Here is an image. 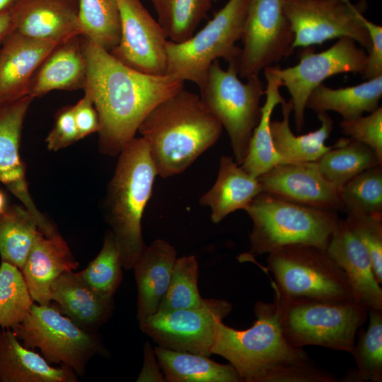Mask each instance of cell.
I'll use <instances>...</instances> for the list:
<instances>
[{
	"instance_id": "2e32d148",
	"label": "cell",
	"mask_w": 382,
	"mask_h": 382,
	"mask_svg": "<svg viewBox=\"0 0 382 382\" xmlns=\"http://www.w3.org/2000/svg\"><path fill=\"white\" fill-rule=\"evenodd\" d=\"M33 98L27 95L0 104V182L39 221L45 233L55 226L38 209L29 192L26 169L20 155L24 120Z\"/></svg>"
},
{
	"instance_id": "52a82bcc",
	"label": "cell",
	"mask_w": 382,
	"mask_h": 382,
	"mask_svg": "<svg viewBox=\"0 0 382 382\" xmlns=\"http://www.w3.org/2000/svg\"><path fill=\"white\" fill-rule=\"evenodd\" d=\"M238 60L224 69L219 60L210 66L206 80L199 88L200 98L229 137L236 162L243 161L253 131L261 117L260 100L264 85L258 76L243 82L238 77Z\"/></svg>"
},
{
	"instance_id": "1f68e13d",
	"label": "cell",
	"mask_w": 382,
	"mask_h": 382,
	"mask_svg": "<svg viewBox=\"0 0 382 382\" xmlns=\"http://www.w3.org/2000/svg\"><path fill=\"white\" fill-rule=\"evenodd\" d=\"M40 228L37 219L22 204L7 206L0 214V256L21 270Z\"/></svg>"
},
{
	"instance_id": "d6986e66",
	"label": "cell",
	"mask_w": 382,
	"mask_h": 382,
	"mask_svg": "<svg viewBox=\"0 0 382 382\" xmlns=\"http://www.w3.org/2000/svg\"><path fill=\"white\" fill-rule=\"evenodd\" d=\"M78 267L77 260L57 228L49 233L39 228L21 271L33 301L50 305L53 281L62 273Z\"/></svg>"
},
{
	"instance_id": "30bf717a",
	"label": "cell",
	"mask_w": 382,
	"mask_h": 382,
	"mask_svg": "<svg viewBox=\"0 0 382 382\" xmlns=\"http://www.w3.org/2000/svg\"><path fill=\"white\" fill-rule=\"evenodd\" d=\"M11 329L25 347L40 349L50 364L66 366L79 376L91 358L105 352L92 330L78 325L51 303H33L27 316Z\"/></svg>"
},
{
	"instance_id": "9c48e42d",
	"label": "cell",
	"mask_w": 382,
	"mask_h": 382,
	"mask_svg": "<svg viewBox=\"0 0 382 382\" xmlns=\"http://www.w3.org/2000/svg\"><path fill=\"white\" fill-rule=\"evenodd\" d=\"M267 269L274 279V293L283 298L352 300L345 274L325 249L304 244L282 247L268 254Z\"/></svg>"
},
{
	"instance_id": "8d00e7d4",
	"label": "cell",
	"mask_w": 382,
	"mask_h": 382,
	"mask_svg": "<svg viewBox=\"0 0 382 382\" xmlns=\"http://www.w3.org/2000/svg\"><path fill=\"white\" fill-rule=\"evenodd\" d=\"M198 262L195 255L176 258L168 287L157 312L200 306L203 301L198 286Z\"/></svg>"
},
{
	"instance_id": "8fae6325",
	"label": "cell",
	"mask_w": 382,
	"mask_h": 382,
	"mask_svg": "<svg viewBox=\"0 0 382 382\" xmlns=\"http://www.w3.org/2000/svg\"><path fill=\"white\" fill-rule=\"evenodd\" d=\"M283 11L294 34V49L321 45L344 37L369 52L371 41L364 25L365 0H282Z\"/></svg>"
},
{
	"instance_id": "9a60e30c",
	"label": "cell",
	"mask_w": 382,
	"mask_h": 382,
	"mask_svg": "<svg viewBox=\"0 0 382 382\" xmlns=\"http://www.w3.org/2000/svg\"><path fill=\"white\" fill-rule=\"evenodd\" d=\"M121 35L110 54L125 65L144 74L166 75L168 37L140 0H116Z\"/></svg>"
},
{
	"instance_id": "e0dca14e",
	"label": "cell",
	"mask_w": 382,
	"mask_h": 382,
	"mask_svg": "<svg viewBox=\"0 0 382 382\" xmlns=\"http://www.w3.org/2000/svg\"><path fill=\"white\" fill-rule=\"evenodd\" d=\"M257 179L262 192L318 209H342V188L321 174L316 161L279 164Z\"/></svg>"
},
{
	"instance_id": "f6af8a7d",
	"label": "cell",
	"mask_w": 382,
	"mask_h": 382,
	"mask_svg": "<svg viewBox=\"0 0 382 382\" xmlns=\"http://www.w3.org/2000/svg\"><path fill=\"white\" fill-rule=\"evenodd\" d=\"M136 381L137 382H163L166 381L159 371V366L151 345L146 342L144 349V363L141 372Z\"/></svg>"
},
{
	"instance_id": "4dcf8cb0",
	"label": "cell",
	"mask_w": 382,
	"mask_h": 382,
	"mask_svg": "<svg viewBox=\"0 0 382 382\" xmlns=\"http://www.w3.org/2000/svg\"><path fill=\"white\" fill-rule=\"evenodd\" d=\"M321 174L342 188L361 172L382 164L373 149L350 137L341 138L316 161Z\"/></svg>"
},
{
	"instance_id": "3957f363",
	"label": "cell",
	"mask_w": 382,
	"mask_h": 382,
	"mask_svg": "<svg viewBox=\"0 0 382 382\" xmlns=\"http://www.w3.org/2000/svg\"><path fill=\"white\" fill-rule=\"evenodd\" d=\"M223 127L199 96L182 88L154 107L138 128L157 174L184 172L220 138Z\"/></svg>"
},
{
	"instance_id": "4316f807",
	"label": "cell",
	"mask_w": 382,
	"mask_h": 382,
	"mask_svg": "<svg viewBox=\"0 0 382 382\" xmlns=\"http://www.w3.org/2000/svg\"><path fill=\"white\" fill-rule=\"evenodd\" d=\"M282 119L270 122V132L274 146L285 163L316 161L331 146L325 145L333 129V120L327 112H319L320 127L308 134L296 136L290 127V115L293 110L291 100L282 104Z\"/></svg>"
},
{
	"instance_id": "60d3db41",
	"label": "cell",
	"mask_w": 382,
	"mask_h": 382,
	"mask_svg": "<svg viewBox=\"0 0 382 382\" xmlns=\"http://www.w3.org/2000/svg\"><path fill=\"white\" fill-rule=\"evenodd\" d=\"M342 132L363 143L374 151L382 161V108L380 106L369 115L352 120H342L340 124Z\"/></svg>"
},
{
	"instance_id": "7402d4cb",
	"label": "cell",
	"mask_w": 382,
	"mask_h": 382,
	"mask_svg": "<svg viewBox=\"0 0 382 382\" xmlns=\"http://www.w3.org/2000/svg\"><path fill=\"white\" fill-rule=\"evenodd\" d=\"M79 36L60 42L46 56L32 76L28 96L34 99L54 90L84 89L87 67Z\"/></svg>"
},
{
	"instance_id": "ee69618b",
	"label": "cell",
	"mask_w": 382,
	"mask_h": 382,
	"mask_svg": "<svg viewBox=\"0 0 382 382\" xmlns=\"http://www.w3.org/2000/svg\"><path fill=\"white\" fill-rule=\"evenodd\" d=\"M72 107L80 139L98 133L100 129L99 117L89 94L84 92L83 97Z\"/></svg>"
},
{
	"instance_id": "7a4b0ae2",
	"label": "cell",
	"mask_w": 382,
	"mask_h": 382,
	"mask_svg": "<svg viewBox=\"0 0 382 382\" xmlns=\"http://www.w3.org/2000/svg\"><path fill=\"white\" fill-rule=\"evenodd\" d=\"M256 320L243 330L219 321L212 354L226 359L242 382H336L337 378L320 369L301 347L284 337L274 302L255 303Z\"/></svg>"
},
{
	"instance_id": "5bb4252c",
	"label": "cell",
	"mask_w": 382,
	"mask_h": 382,
	"mask_svg": "<svg viewBox=\"0 0 382 382\" xmlns=\"http://www.w3.org/2000/svg\"><path fill=\"white\" fill-rule=\"evenodd\" d=\"M232 308L226 300L204 299L199 307L156 312L139 328L158 347L209 357L216 325Z\"/></svg>"
},
{
	"instance_id": "484cf974",
	"label": "cell",
	"mask_w": 382,
	"mask_h": 382,
	"mask_svg": "<svg viewBox=\"0 0 382 382\" xmlns=\"http://www.w3.org/2000/svg\"><path fill=\"white\" fill-rule=\"evenodd\" d=\"M261 192L257 178L245 171L233 157L222 156L216 181L200 197L199 204L210 208L211 220L218 224L231 213L245 210Z\"/></svg>"
},
{
	"instance_id": "d590c367",
	"label": "cell",
	"mask_w": 382,
	"mask_h": 382,
	"mask_svg": "<svg viewBox=\"0 0 382 382\" xmlns=\"http://www.w3.org/2000/svg\"><path fill=\"white\" fill-rule=\"evenodd\" d=\"M34 301L21 270L1 260L0 265V326L12 328L28 314Z\"/></svg>"
},
{
	"instance_id": "bcb514c9",
	"label": "cell",
	"mask_w": 382,
	"mask_h": 382,
	"mask_svg": "<svg viewBox=\"0 0 382 382\" xmlns=\"http://www.w3.org/2000/svg\"><path fill=\"white\" fill-rule=\"evenodd\" d=\"M13 8L0 12V44L14 32Z\"/></svg>"
},
{
	"instance_id": "f546056e",
	"label": "cell",
	"mask_w": 382,
	"mask_h": 382,
	"mask_svg": "<svg viewBox=\"0 0 382 382\" xmlns=\"http://www.w3.org/2000/svg\"><path fill=\"white\" fill-rule=\"evenodd\" d=\"M154 350L166 381L242 382L237 371L229 363L221 364L207 356L158 346Z\"/></svg>"
},
{
	"instance_id": "ffe728a7",
	"label": "cell",
	"mask_w": 382,
	"mask_h": 382,
	"mask_svg": "<svg viewBox=\"0 0 382 382\" xmlns=\"http://www.w3.org/2000/svg\"><path fill=\"white\" fill-rule=\"evenodd\" d=\"M60 42L35 40L16 32L6 38L0 50V104L28 95L35 71Z\"/></svg>"
},
{
	"instance_id": "6da1fadb",
	"label": "cell",
	"mask_w": 382,
	"mask_h": 382,
	"mask_svg": "<svg viewBox=\"0 0 382 382\" xmlns=\"http://www.w3.org/2000/svg\"><path fill=\"white\" fill-rule=\"evenodd\" d=\"M89 94L98 115L99 151L115 157L131 141L149 112L175 94L184 82L170 75L137 71L115 59L110 52L80 35Z\"/></svg>"
},
{
	"instance_id": "74e56055",
	"label": "cell",
	"mask_w": 382,
	"mask_h": 382,
	"mask_svg": "<svg viewBox=\"0 0 382 382\" xmlns=\"http://www.w3.org/2000/svg\"><path fill=\"white\" fill-rule=\"evenodd\" d=\"M122 268L118 246L112 231L108 230L100 253L79 274L101 296L112 298L122 280Z\"/></svg>"
},
{
	"instance_id": "e575fe53",
	"label": "cell",
	"mask_w": 382,
	"mask_h": 382,
	"mask_svg": "<svg viewBox=\"0 0 382 382\" xmlns=\"http://www.w3.org/2000/svg\"><path fill=\"white\" fill-rule=\"evenodd\" d=\"M366 330L359 332L352 354L357 369L345 377L344 381H382V311H370Z\"/></svg>"
},
{
	"instance_id": "f35d334b",
	"label": "cell",
	"mask_w": 382,
	"mask_h": 382,
	"mask_svg": "<svg viewBox=\"0 0 382 382\" xmlns=\"http://www.w3.org/2000/svg\"><path fill=\"white\" fill-rule=\"evenodd\" d=\"M342 209L382 215V164L349 180L341 190Z\"/></svg>"
},
{
	"instance_id": "83f0119b",
	"label": "cell",
	"mask_w": 382,
	"mask_h": 382,
	"mask_svg": "<svg viewBox=\"0 0 382 382\" xmlns=\"http://www.w3.org/2000/svg\"><path fill=\"white\" fill-rule=\"evenodd\" d=\"M264 74L266 80L265 101L261 108L259 122L250 139L247 154L240 165L245 171L257 178L274 166L285 163L274 146L270 132L273 110L285 100L279 91L282 83L268 67L264 69Z\"/></svg>"
},
{
	"instance_id": "b9f144b4",
	"label": "cell",
	"mask_w": 382,
	"mask_h": 382,
	"mask_svg": "<svg viewBox=\"0 0 382 382\" xmlns=\"http://www.w3.org/2000/svg\"><path fill=\"white\" fill-rule=\"evenodd\" d=\"M80 140L75 122L73 107L61 108L55 116L53 127L47 134L45 142L50 151H57Z\"/></svg>"
},
{
	"instance_id": "8992f818",
	"label": "cell",
	"mask_w": 382,
	"mask_h": 382,
	"mask_svg": "<svg viewBox=\"0 0 382 382\" xmlns=\"http://www.w3.org/2000/svg\"><path fill=\"white\" fill-rule=\"evenodd\" d=\"M282 332L294 347L320 346L351 353L368 312L349 301L286 299L274 293Z\"/></svg>"
},
{
	"instance_id": "836d02e7",
	"label": "cell",
	"mask_w": 382,
	"mask_h": 382,
	"mask_svg": "<svg viewBox=\"0 0 382 382\" xmlns=\"http://www.w3.org/2000/svg\"><path fill=\"white\" fill-rule=\"evenodd\" d=\"M158 23L168 39L181 42L190 38L206 16L214 0H150Z\"/></svg>"
},
{
	"instance_id": "277c9868",
	"label": "cell",
	"mask_w": 382,
	"mask_h": 382,
	"mask_svg": "<svg viewBox=\"0 0 382 382\" xmlns=\"http://www.w3.org/2000/svg\"><path fill=\"white\" fill-rule=\"evenodd\" d=\"M102 202L105 221L118 246L122 267L133 270L146 245L141 219L158 176L148 145L134 137L122 149Z\"/></svg>"
},
{
	"instance_id": "7c38bea8",
	"label": "cell",
	"mask_w": 382,
	"mask_h": 382,
	"mask_svg": "<svg viewBox=\"0 0 382 382\" xmlns=\"http://www.w3.org/2000/svg\"><path fill=\"white\" fill-rule=\"evenodd\" d=\"M299 62L290 67L268 69L278 76L291 96L296 130L300 132L305 122L306 103L310 93L328 78L342 73L363 74L367 54L350 37L339 38L328 50L315 53L310 47H302Z\"/></svg>"
},
{
	"instance_id": "c3c4849f",
	"label": "cell",
	"mask_w": 382,
	"mask_h": 382,
	"mask_svg": "<svg viewBox=\"0 0 382 382\" xmlns=\"http://www.w3.org/2000/svg\"><path fill=\"white\" fill-rule=\"evenodd\" d=\"M7 207L6 196L2 191L0 190V214L3 213Z\"/></svg>"
},
{
	"instance_id": "681fc988",
	"label": "cell",
	"mask_w": 382,
	"mask_h": 382,
	"mask_svg": "<svg viewBox=\"0 0 382 382\" xmlns=\"http://www.w3.org/2000/svg\"><path fill=\"white\" fill-rule=\"evenodd\" d=\"M218 1V0H214V1Z\"/></svg>"
},
{
	"instance_id": "d4e9b609",
	"label": "cell",
	"mask_w": 382,
	"mask_h": 382,
	"mask_svg": "<svg viewBox=\"0 0 382 382\" xmlns=\"http://www.w3.org/2000/svg\"><path fill=\"white\" fill-rule=\"evenodd\" d=\"M0 381L76 382L70 368L53 366L38 353L25 347L11 329L0 332Z\"/></svg>"
},
{
	"instance_id": "7bdbcfd3",
	"label": "cell",
	"mask_w": 382,
	"mask_h": 382,
	"mask_svg": "<svg viewBox=\"0 0 382 382\" xmlns=\"http://www.w3.org/2000/svg\"><path fill=\"white\" fill-rule=\"evenodd\" d=\"M369 33L371 47L367 54L366 64L362 78L371 79L382 75V27L366 18L364 21Z\"/></svg>"
},
{
	"instance_id": "ba28073f",
	"label": "cell",
	"mask_w": 382,
	"mask_h": 382,
	"mask_svg": "<svg viewBox=\"0 0 382 382\" xmlns=\"http://www.w3.org/2000/svg\"><path fill=\"white\" fill-rule=\"evenodd\" d=\"M250 0H228L197 34L181 42L168 40L166 74L183 82L204 84L211 64L238 60Z\"/></svg>"
},
{
	"instance_id": "603a6c76",
	"label": "cell",
	"mask_w": 382,
	"mask_h": 382,
	"mask_svg": "<svg viewBox=\"0 0 382 382\" xmlns=\"http://www.w3.org/2000/svg\"><path fill=\"white\" fill-rule=\"evenodd\" d=\"M176 255L175 248L168 241L156 239L146 246L137 261L133 270L139 325L157 312L170 284Z\"/></svg>"
},
{
	"instance_id": "f1b7e54d",
	"label": "cell",
	"mask_w": 382,
	"mask_h": 382,
	"mask_svg": "<svg viewBox=\"0 0 382 382\" xmlns=\"http://www.w3.org/2000/svg\"><path fill=\"white\" fill-rule=\"evenodd\" d=\"M381 97L382 75L358 85L336 89L322 83L310 93L306 108L316 113L334 111L343 120H349L376 110Z\"/></svg>"
},
{
	"instance_id": "ac0fdd59",
	"label": "cell",
	"mask_w": 382,
	"mask_h": 382,
	"mask_svg": "<svg viewBox=\"0 0 382 382\" xmlns=\"http://www.w3.org/2000/svg\"><path fill=\"white\" fill-rule=\"evenodd\" d=\"M326 251L345 274L352 301L367 312L382 311V289L365 246L338 218Z\"/></svg>"
},
{
	"instance_id": "cb8c5ba5",
	"label": "cell",
	"mask_w": 382,
	"mask_h": 382,
	"mask_svg": "<svg viewBox=\"0 0 382 382\" xmlns=\"http://www.w3.org/2000/svg\"><path fill=\"white\" fill-rule=\"evenodd\" d=\"M51 300L59 311L78 325L92 330L110 316L112 298H105L74 270L59 275L50 287Z\"/></svg>"
},
{
	"instance_id": "d6a6232c",
	"label": "cell",
	"mask_w": 382,
	"mask_h": 382,
	"mask_svg": "<svg viewBox=\"0 0 382 382\" xmlns=\"http://www.w3.org/2000/svg\"><path fill=\"white\" fill-rule=\"evenodd\" d=\"M81 35L108 52L119 43L121 23L116 0H79Z\"/></svg>"
},
{
	"instance_id": "4fadbf2b",
	"label": "cell",
	"mask_w": 382,
	"mask_h": 382,
	"mask_svg": "<svg viewBox=\"0 0 382 382\" xmlns=\"http://www.w3.org/2000/svg\"><path fill=\"white\" fill-rule=\"evenodd\" d=\"M238 59L242 79L258 76L294 51V34L282 0H250Z\"/></svg>"
},
{
	"instance_id": "44dd1931",
	"label": "cell",
	"mask_w": 382,
	"mask_h": 382,
	"mask_svg": "<svg viewBox=\"0 0 382 382\" xmlns=\"http://www.w3.org/2000/svg\"><path fill=\"white\" fill-rule=\"evenodd\" d=\"M13 13L14 32L30 38L62 42L81 35L74 0H21Z\"/></svg>"
},
{
	"instance_id": "ab89813d",
	"label": "cell",
	"mask_w": 382,
	"mask_h": 382,
	"mask_svg": "<svg viewBox=\"0 0 382 382\" xmlns=\"http://www.w3.org/2000/svg\"><path fill=\"white\" fill-rule=\"evenodd\" d=\"M345 222L370 255L377 282L382 283V215L347 212Z\"/></svg>"
},
{
	"instance_id": "7dc6e473",
	"label": "cell",
	"mask_w": 382,
	"mask_h": 382,
	"mask_svg": "<svg viewBox=\"0 0 382 382\" xmlns=\"http://www.w3.org/2000/svg\"><path fill=\"white\" fill-rule=\"evenodd\" d=\"M21 0H0V12L13 8Z\"/></svg>"
},
{
	"instance_id": "5b68a950",
	"label": "cell",
	"mask_w": 382,
	"mask_h": 382,
	"mask_svg": "<svg viewBox=\"0 0 382 382\" xmlns=\"http://www.w3.org/2000/svg\"><path fill=\"white\" fill-rule=\"evenodd\" d=\"M245 211L253 224L249 239L254 255L296 244L326 250L339 218L337 212L301 204L265 192L258 194Z\"/></svg>"
}]
</instances>
